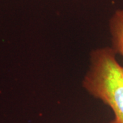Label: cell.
Listing matches in <instances>:
<instances>
[{"mask_svg":"<svg viewBox=\"0 0 123 123\" xmlns=\"http://www.w3.org/2000/svg\"><path fill=\"white\" fill-rule=\"evenodd\" d=\"M111 48L123 59V9L116 10L109 23Z\"/></svg>","mask_w":123,"mask_h":123,"instance_id":"7a4b0ae2","label":"cell"},{"mask_svg":"<svg viewBox=\"0 0 123 123\" xmlns=\"http://www.w3.org/2000/svg\"><path fill=\"white\" fill-rule=\"evenodd\" d=\"M111 47L93 50L83 88L111 109L114 118L109 123H123V66Z\"/></svg>","mask_w":123,"mask_h":123,"instance_id":"6da1fadb","label":"cell"}]
</instances>
